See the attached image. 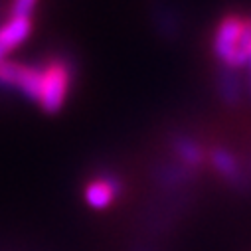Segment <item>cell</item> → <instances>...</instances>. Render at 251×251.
Here are the masks:
<instances>
[{"mask_svg":"<svg viewBox=\"0 0 251 251\" xmlns=\"http://www.w3.org/2000/svg\"><path fill=\"white\" fill-rule=\"evenodd\" d=\"M249 64H251V48H249Z\"/></svg>","mask_w":251,"mask_h":251,"instance_id":"9c48e42d","label":"cell"},{"mask_svg":"<svg viewBox=\"0 0 251 251\" xmlns=\"http://www.w3.org/2000/svg\"><path fill=\"white\" fill-rule=\"evenodd\" d=\"M74 83V66L66 57H51L42 64V83L38 105L44 113L55 115L64 109L68 93Z\"/></svg>","mask_w":251,"mask_h":251,"instance_id":"7a4b0ae2","label":"cell"},{"mask_svg":"<svg viewBox=\"0 0 251 251\" xmlns=\"http://www.w3.org/2000/svg\"><path fill=\"white\" fill-rule=\"evenodd\" d=\"M212 164H214V168L222 176H226L229 180L235 178V176H239V166H237L233 154L227 152V151H224V149H218V151L212 152Z\"/></svg>","mask_w":251,"mask_h":251,"instance_id":"8992f818","label":"cell"},{"mask_svg":"<svg viewBox=\"0 0 251 251\" xmlns=\"http://www.w3.org/2000/svg\"><path fill=\"white\" fill-rule=\"evenodd\" d=\"M40 0H10V10L8 16H18V18H32Z\"/></svg>","mask_w":251,"mask_h":251,"instance_id":"ba28073f","label":"cell"},{"mask_svg":"<svg viewBox=\"0 0 251 251\" xmlns=\"http://www.w3.org/2000/svg\"><path fill=\"white\" fill-rule=\"evenodd\" d=\"M176 151H178L180 158L186 160L188 164H200V162L204 160L202 149H200L196 143L188 141V139H180V141L176 143Z\"/></svg>","mask_w":251,"mask_h":251,"instance_id":"52a82bcc","label":"cell"},{"mask_svg":"<svg viewBox=\"0 0 251 251\" xmlns=\"http://www.w3.org/2000/svg\"><path fill=\"white\" fill-rule=\"evenodd\" d=\"M119 190H121V184L117 178L99 176L85 186V202L93 210H105L115 202V198L119 196Z\"/></svg>","mask_w":251,"mask_h":251,"instance_id":"5b68a950","label":"cell"},{"mask_svg":"<svg viewBox=\"0 0 251 251\" xmlns=\"http://www.w3.org/2000/svg\"><path fill=\"white\" fill-rule=\"evenodd\" d=\"M34 18L8 16V20L0 26V64L8 59V55L18 50L32 34Z\"/></svg>","mask_w":251,"mask_h":251,"instance_id":"277c9868","label":"cell"},{"mask_svg":"<svg viewBox=\"0 0 251 251\" xmlns=\"http://www.w3.org/2000/svg\"><path fill=\"white\" fill-rule=\"evenodd\" d=\"M42 83V66L24 64V61L6 59L0 64V85L18 91L30 101H38Z\"/></svg>","mask_w":251,"mask_h":251,"instance_id":"3957f363","label":"cell"},{"mask_svg":"<svg viewBox=\"0 0 251 251\" xmlns=\"http://www.w3.org/2000/svg\"><path fill=\"white\" fill-rule=\"evenodd\" d=\"M251 18L229 14L222 18L214 34V53L227 70H239L249 61Z\"/></svg>","mask_w":251,"mask_h":251,"instance_id":"6da1fadb","label":"cell"}]
</instances>
